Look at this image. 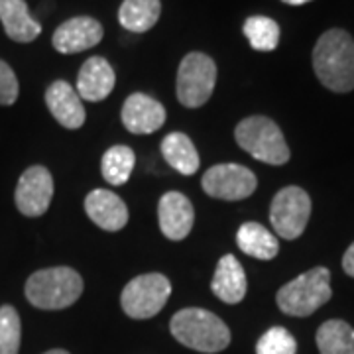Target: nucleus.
Masks as SVG:
<instances>
[{"label":"nucleus","mask_w":354,"mask_h":354,"mask_svg":"<svg viewBox=\"0 0 354 354\" xmlns=\"http://www.w3.org/2000/svg\"><path fill=\"white\" fill-rule=\"evenodd\" d=\"M244 36L256 51H274L279 44V26L268 16H250L242 26Z\"/></svg>","instance_id":"24"},{"label":"nucleus","mask_w":354,"mask_h":354,"mask_svg":"<svg viewBox=\"0 0 354 354\" xmlns=\"http://www.w3.org/2000/svg\"><path fill=\"white\" fill-rule=\"evenodd\" d=\"M236 144L254 160L270 165H283L290 160V148L283 132L268 116H248L236 124Z\"/></svg>","instance_id":"4"},{"label":"nucleus","mask_w":354,"mask_h":354,"mask_svg":"<svg viewBox=\"0 0 354 354\" xmlns=\"http://www.w3.org/2000/svg\"><path fill=\"white\" fill-rule=\"evenodd\" d=\"M134 165H136L134 150L124 146V144H116L102 153L101 174L106 179V183H111L114 187H120L130 179L132 171H134Z\"/></svg>","instance_id":"23"},{"label":"nucleus","mask_w":354,"mask_h":354,"mask_svg":"<svg viewBox=\"0 0 354 354\" xmlns=\"http://www.w3.org/2000/svg\"><path fill=\"white\" fill-rule=\"evenodd\" d=\"M281 2L291 4V6H301V4H307V2H311V0H281Z\"/></svg>","instance_id":"29"},{"label":"nucleus","mask_w":354,"mask_h":354,"mask_svg":"<svg viewBox=\"0 0 354 354\" xmlns=\"http://www.w3.org/2000/svg\"><path fill=\"white\" fill-rule=\"evenodd\" d=\"M297 342L290 330L283 327H272L256 342V354H295Z\"/></svg>","instance_id":"26"},{"label":"nucleus","mask_w":354,"mask_h":354,"mask_svg":"<svg viewBox=\"0 0 354 354\" xmlns=\"http://www.w3.org/2000/svg\"><path fill=\"white\" fill-rule=\"evenodd\" d=\"M0 22L6 36L18 44H30L41 34V24L30 14L26 0H0Z\"/></svg>","instance_id":"18"},{"label":"nucleus","mask_w":354,"mask_h":354,"mask_svg":"<svg viewBox=\"0 0 354 354\" xmlns=\"http://www.w3.org/2000/svg\"><path fill=\"white\" fill-rule=\"evenodd\" d=\"M46 104L51 116L67 130H77L85 124V106L77 91L67 81H53L46 88Z\"/></svg>","instance_id":"15"},{"label":"nucleus","mask_w":354,"mask_h":354,"mask_svg":"<svg viewBox=\"0 0 354 354\" xmlns=\"http://www.w3.org/2000/svg\"><path fill=\"white\" fill-rule=\"evenodd\" d=\"M203 191L221 201L248 199L258 187L252 169L239 164H218L209 167L201 179Z\"/></svg>","instance_id":"9"},{"label":"nucleus","mask_w":354,"mask_h":354,"mask_svg":"<svg viewBox=\"0 0 354 354\" xmlns=\"http://www.w3.org/2000/svg\"><path fill=\"white\" fill-rule=\"evenodd\" d=\"M18 95H20L18 77L10 65L0 59V104L10 106L18 101Z\"/></svg>","instance_id":"27"},{"label":"nucleus","mask_w":354,"mask_h":354,"mask_svg":"<svg viewBox=\"0 0 354 354\" xmlns=\"http://www.w3.org/2000/svg\"><path fill=\"white\" fill-rule=\"evenodd\" d=\"M158 221L165 239L176 242L187 239L195 223L193 203L179 191H167L158 205Z\"/></svg>","instance_id":"12"},{"label":"nucleus","mask_w":354,"mask_h":354,"mask_svg":"<svg viewBox=\"0 0 354 354\" xmlns=\"http://www.w3.org/2000/svg\"><path fill=\"white\" fill-rule=\"evenodd\" d=\"M317 79L335 93L354 88V39L341 28L327 30L317 39L313 50Z\"/></svg>","instance_id":"1"},{"label":"nucleus","mask_w":354,"mask_h":354,"mask_svg":"<svg viewBox=\"0 0 354 354\" xmlns=\"http://www.w3.org/2000/svg\"><path fill=\"white\" fill-rule=\"evenodd\" d=\"M169 330L177 342L197 353H223L230 344V329L225 321L199 307L177 311L169 321Z\"/></svg>","instance_id":"2"},{"label":"nucleus","mask_w":354,"mask_h":354,"mask_svg":"<svg viewBox=\"0 0 354 354\" xmlns=\"http://www.w3.org/2000/svg\"><path fill=\"white\" fill-rule=\"evenodd\" d=\"M26 299L44 311L71 307L83 293V278L73 268L57 266L34 272L26 281Z\"/></svg>","instance_id":"3"},{"label":"nucleus","mask_w":354,"mask_h":354,"mask_svg":"<svg viewBox=\"0 0 354 354\" xmlns=\"http://www.w3.org/2000/svg\"><path fill=\"white\" fill-rule=\"evenodd\" d=\"M211 290L223 304L236 305L244 299V295L248 291V281H246L244 268L236 260V256L225 254L218 260L215 276L211 281Z\"/></svg>","instance_id":"17"},{"label":"nucleus","mask_w":354,"mask_h":354,"mask_svg":"<svg viewBox=\"0 0 354 354\" xmlns=\"http://www.w3.org/2000/svg\"><path fill=\"white\" fill-rule=\"evenodd\" d=\"M162 156L181 176H195L201 165L195 144L183 132H171L162 140Z\"/></svg>","instance_id":"19"},{"label":"nucleus","mask_w":354,"mask_h":354,"mask_svg":"<svg viewBox=\"0 0 354 354\" xmlns=\"http://www.w3.org/2000/svg\"><path fill=\"white\" fill-rule=\"evenodd\" d=\"M342 270H344L351 278H354V242L348 246V250L344 252V256H342Z\"/></svg>","instance_id":"28"},{"label":"nucleus","mask_w":354,"mask_h":354,"mask_svg":"<svg viewBox=\"0 0 354 354\" xmlns=\"http://www.w3.org/2000/svg\"><path fill=\"white\" fill-rule=\"evenodd\" d=\"M160 14H162L160 0H124L118 10V22L128 32L142 34L158 24Z\"/></svg>","instance_id":"21"},{"label":"nucleus","mask_w":354,"mask_h":354,"mask_svg":"<svg viewBox=\"0 0 354 354\" xmlns=\"http://www.w3.org/2000/svg\"><path fill=\"white\" fill-rule=\"evenodd\" d=\"M104 36V30L99 20L91 18V16H75L71 20H67L59 28H55L51 44L53 48L64 53H81V51L95 48Z\"/></svg>","instance_id":"11"},{"label":"nucleus","mask_w":354,"mask_h":354,"mask_svg":"<svg viewBox=\"0 0 354 354\" xmlns=\"http://www.w3.org/2000/svg\"><path fill=\"white\" fill-rule=\"evenodd\" d=\"M53 199V177L44 165H32L18 179L14 191L16 209L24 216H41Z\"/></svg>","instance_id":"10"},{"label":"nucleus","mask_w":354,"mask_h":354,"mask_svg":"<svg viewBox=\"0 0 354 354\" xmlns=\"http://www.w3.org/2000/svg\"><path fill=\"white\" fill-rule=\"evenodd\" d=\"M169 295L171 281L164 274H142L124 286L120 305L130 319H150L164 309Z\"/></svg>","instance_id":"7"},{"label":"nucleus","mask_w":354,"mask_h":354,"mask_svg":"<svg viewBox=\"0 0 354 354\" xmlns=\"http://www.w3.org/2000/svg\"><path fill=\"white\" fill-rule=\"evenodd\" d=\"M116 75H114L113 65L109 64L104 57H88L79 69L77 75V95L81 101L85 99L88 102L104 101L113 93Z\"/></svg>","instance_id":"16"},{"label":"nucleus","mask_w":354,"mask_h":354,"mask_svg":"<svg viewBox=\"0 0 354 354\" xmlns=\"http://www.w3.org/2000/svg\"><path fill=\"white\" fill-rule=\"evenodd\" d=\"M44 354H71V353H67V351H64V348H53V351H48V353H44Z\"/></svg>","instance_id":"30"},{"label":"nucleus","mask_w":354,"mask_h":354,"mask_svg":"<svg viewBox=\"0 0 354 354\" xmlns=\"http://www.w3.org/2000/svg\"><path fill=\"white\" fill-rule=\"evenodd\" d=\"M330 291V272L319 266L288 281L276 295L281 313L291 317H309L327 304Z\"/></svg>","instance_id":"5"},{"label":"nucleus","mask_w":354,"mask_h":354,"mask_svg":"<svg viewBox=\"0 0 354 354\" xmlns=\"http://www.w3.org/2000/svg\"><path fill=\"white\" fill-rule=\"evenodd\" d=\"M315 341L321 354H354V329L341 319L325 321L317 330Z\"/></svg>","instance_id":"22"},{"label":"nucleus","mask_w":354,"mask_h":354,"mask_svg":"<svg viewBox=\"0 0 354 354\" xmlns=\"http://www.w3.org/2000/svg\"><path fill=\"white\" fill-rule=\"evenodd\" d=\"M85 213L97 227L106 232H118L128 223L127 203L109 189L91 191L85 197Z\"/></svg>","instance_id":"14"},{"label":"nucleus","mask_w":354,"mask_h":354,"mask_svg":"<svg viewBox=\"0 0 354 354\" xmlns=\"http://www.w3.org/2000/svg\"><path fill=\"white\" fill-rule=\"evenodd\" d=\"M22 341V323L12 305L0 307V354H18Z\"/></svg>","instance_id":"25"},{"label":"nucleus","mask_w":354,"mask_h":354,"mask_svg":"<svg viewBox=\"0 0 354 354\" xmlns=\"http://www.w3.org/2000/svg\"><path fill=\"white\" fill-rule=\"evenodd\" d=\"M311 216V197L301 187H283L276 193L270 207V223L279 239L295 241L304 234Z\"/></svg>","instance_id":"8"},{"label":"nucleus","mask_w":354,"mask_h":354,"mask_svg":"<svg viewBox=\"0 0 354 354\" xmlns=\"http://www.w3.org/2000/svg\"><path fill=\"white\" fill-rule=\"evenodd\" d=\"M236 244L242 252L258 260H274L279 252L278 239L260 223H244L236 232Z\"/></svg>","instance_id":"20"},{"label":"nucleus","mask_w":354,"mask_h":354,"mask_svg":"<svg viewBox=\"0 0 354 354\" xmlns=\"http://www.w3.org/2000/svg\"><path fill=\"white\" fill-rule=\"evenodd\" d=\"M216 85V64L203 51L187 53L177 69V101L187 109H199L211 99Z\"/></svg>","instance_id":"6"},{"label":"nucleus","mask_w":354,"mask_h":354,"mask_svg":"<svg viewBox=\"0 0 354 354\" xmlns=\"http://www.w3.org/2000/svg\"><path fill=\"white\" fill-rule=\"evenodd\" d=\"M122 124L132 134H152L165 124V106L150 95L134 93L122 104Z\"/></svg>","instance_id":"13"}]
</instances>
